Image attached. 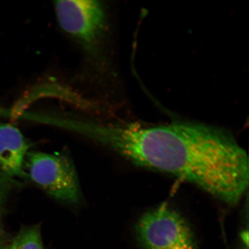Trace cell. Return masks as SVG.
<instances>
[{
    "mask_svg": "<svg viewBox=\"0 0 249 249\" xmlns=\"http://www.w3.org/2000/svg\"><path fill=\"white\" fill-rule=\"evenodd\" d=\"M93 139L135 164L192 183L227 204L238 203L248 188L247 152L216 127L192 123L98 124Z\"/></svg>",
    "mask_w": 249,
    "mask_h": 249,
    "instance_id": "obj_1",
    "label": "cell"
},
{
    "mask_svg": "<svg viewBox=\"0 0 249 249\" xmlns=\"http://www.w3.org/2000/svg\"><path fill=\"white\" fill-rule=\"evenodd\" d=\"M137 237L144 249H197L194 233L185 218L160 205L140 218Z\"/></svg>",
    "mask_w": 249,
    "mask_h": 249,
    "instance_id": "obj_2",
    "label": "cell"
},
{
    "mask_svg": "<svg viewBox=\"0 0 249 249\" xmlns=\"http://www.w3.org/2000/svg\"><path fill=\"white\" fill-rule=\"evenodd\" d=\"M54 9L61 29L87 52H96L107 31L104 5L97 1L61 0L54 2Z\"/></svg>",
    "mask_w": 249,
    "mask_h": 249,
    "instance_id": "obj_3",
    "label": "cell"
},
{
    "mask_svg": "<svg viewBox=\"0 0 249 249\" xmlns=\"http://www.w3.org/2000/svg\"><path fill=\"white\" fill-rule=\"evenodd\" d=\"M29 176L47 194L57 200L78 204L82 194L77 174L65 155L42 152L29 155Z\"/></svg>",
    "mask_w": 249,
    "mask_h": 249,
    "instance_id": "obj_4",
    "label": "cell"
},
{
    "mask_svg": "<svg viewBox=\"0 0 249 249\" xmlns=\"http://www.w3.org/2000/svg\"><path fill=\"white\" fill-rule=\"evenodd\" d=\"M29 149L22 133L11 124L0 123V167L8 176H24L23 164Z\"/></svg>",
    "mask_w": 249,
    "mask_h": 249,
    "instance_id": "obj_5",
    "label": "cell"
},
{
    "mask_svg": "<svg viewBox=\"0 0 249 249\" xmlns=\"http://www.w3.org/2000/svg\"><path fill=\"white\" fill-rule=\"evenodd\" d=\"M10 247L11 249H45L40 227L36 225L21 230Z\"/></svg>",
    "mask_w": 249,
    "mask_h": 249,
    "instance_id": "obj_6",
    "label": "cell"
},
{
    "mask_svg": "<svg viewBox=\"0 0 249 249\" xmlns=\"http://www.w3.org/2000/svg\"><path fill=\"white\" fill-rule=\"evenodd\" d=\"M4 197V185L2 177L0 175V211H1L3 199Z\"/></svg>",
    "mask_w": 249,
    "mask_h": 249,
    "instance_id": "obj_7",
    "label": "cell"
},
{
    "mask_svg": "<svg viewBox=\"0 0 249 249\" xmlns=\"http://www.w3.org/2000/svg\"><path fill=\"white\" fill-rule=\"evenodd\" d=\"M0 249H11L10 246L9 247H0Z\"/></svg>",
    "mask_w": 249,
    "mask_h": 249,
    "instance_id": "obj_8",
    "label": "cell"
},
{
    "mask_svg": "<svg viewBox=\"0 0 249 249\" xmlns=\"http://www.w3.org/2000/svg\"><path fill=\"white\" fill-rule=\"evenodd\" d=\"M1 232H2V230H1V228H0V235H1Z\"/></svg>",
    "mask_w": 249,
    "mask_h": 249,
    "instance_id": "obj_9",
    "label": "cell"
}]
</instances>
